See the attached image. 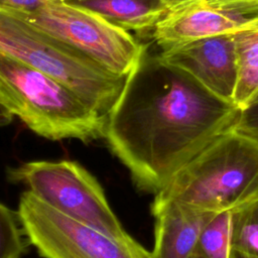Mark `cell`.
Segmentation results:
<instances>
[{"label":"cell","mask_w":258,"mask_h":258,"mask_svg":"<svg viewBox=\"0 0 258 258\" xmlns=\"http://www.w3.org/2000/svg\"><path fill=\"white\" fill-rule=\"evenodd\" d=\"M194 5L245 17H258V0H200Z\"/></svg>","instance_id":"cell-16"},{"label":"cell","mask_w":258,"mask_h":258,"mask_svg":"<svg viewBox=\"0 0 258 258\" xmlns=\"http://www.w3.org/2000/svg\"><path fill=\"white\" fill-rule=\"evenodd\" d=\"M13 118V115L0 103V127L9 125Z\"/></svg>","instance_id":"cell-20"},{"label":"cell","mask_w":258,"mask_h":258,"mask_svg":"<svg viewBox=\"0 0 258 258\" xmlns=\"http://www.w3.org/2000/svg\"><path fill=\"white\" fill-rule=\"evenodd\" d=\"M28 245L18 211L0 202V258H21Z\"/></svg>","instance_id":"cell-15"},{"label":"cell","mask_w":258,"mask_h":258,"mask_svg":"<svg viewBox=\"0 0 258 258\" xmlns=\"http://www.w3.org/2000/svg\"><path fill=\"white\" fill-rule=\"evenodd\" d=\"M7 176L71 219L109 236H130L112 210L99 180L78 161H27L9 168Z\"/></svg>","instance_id":"cell-5"},{"label":"cell","mask_w":258,"mask_h":258,"mask_svg":"<svg viewBox=\"0 0 258 258\" xmlns=\"http://www.w3.org/2000/svg\"><path fill=\"white\" fill-rule=\"evenodd\" d=\"M159 68L158 73L149 72L141 61L127 77L107 114L104 137L135 187L153 195L217 136L233 127L240 112L234 103L217 97L189 77Z\"/></svg>","instance_id":"cell-1"},{"label":"cell","mask_w":258,"mask_h":258,"mask_svg":"<svg viewBox=\"0 0 258 258\" xmlns=\"http://www.w3.org/2000/svg\"><path fill=\"white\" fill-rule=\"evenodd\" d=\"M237 83L233 102L242 109L258 96V29L234 34Z\"/></svg>","instance_id":"cell-12"},{"label":"cell","mask_w":258,"mask_h":258,"mask_svg":"<svg viewBox=\"0 0 258 258\" xmlns=\"http://www.w3.org/2000/svg\"><path fill=\"white\" fill-rule=\"evenodd\" d=\"M163 68L179 72L217 97L233 102L237 64L234 34L199 38L174 45L155 57Z\"/></svg>","instance_id":"cell-8"},{"label":"cell","mask_w":258,"mask_h":258,"mask_svg":"<svg viewBox=\"0 0 258 258\" xmlns=\"http://www.w3.org/2000/svg\"><path fill=\"white\" fill-rule=\"evenodd\" d=\"M88 9L124 30L144 31L167 13L160 0H64Z\"/></svg>","instance_id":"cell-11"},{"label":"cell","mask_w":258,"mask_h":258,"mask_svg":"<svg viewBox=\"0 0 258 258\" xmlns=\"http://www.w3.org/2000/svg\"><path fill=\"white\" fill-rule=\"evenodd\" d=\"M0 103L36 135L52 141L104 140L107 115L75 92L0 52Z\"/></svg>","instance_id":"cell-3"},{"label":"cell","mask_w":258,"mask_h":258,"mask_svg":"<svg viewBox=\"0 0 258 258\" xmlns=\"http://www.w3.org/2000/svg\"><path fill=\"white\" fill-rule=\"evenodd\" d=\"M167 12H173L194 5L200 0H160Z\"/></svg>","instance_id":"cell-19"},{"label":"cell","mask_w":258,"mask_h":258,"mask_svg":"<svg viewBox=\"0 0 258 258\" xmlns=\"http://www.w3.org/2000/svg\"><path fill=\"white\" fill-rule=\"evenodd\" d=\"M231 250L258 257V199L231 211Z\"/></svg>","instance_id":"cell-14"},{"label":"cell","mask_w":258,"mask_h":258,"mask_svg":"<svg viewBox=\"0 0 258 258\" xmlns=\"http://www.w3.org/2000/svg\"><path fill=\"white\" fill-rule=\"evenodd\" d=\"M151 214L154 218L153 258H191L203 228L216 213L154 197Z\"/></svg>","instance_id":"cell-10"},{"label":"cell","mask_w":258,"mask_h":258,"mask_svg":"<svg viewBox=\"0 0 258 258\" xmlns=\"http://www.w3.org/2000/svg\"><path fill=\"white\" fill-rule=\"evenodd\" d=\"M229 258H258L256 256H250V255H246L234 250H231L230 252V257Z\"/></svg>","instance_id":"cell-21"},{"label":"cell","mask_w":258,"mask_h":258,"mask_svg":"<svg viewBox=\"0 0 258 258\" xmlns=\"http://www.w3.org/2000/svg\"><path fill=\"white\" fill-rule=\"evenodd\" d=\"M231 211L216 213L203 228L194 250L197 258H229Z\"/></svg>","instance_id":"cell-13"},{"label":"cell","mask_w":258,"mask_h":258,"mask_svg":"<svg viewBox=\"0 0 258 258\" xmlns=\"http://www.w3.org/2000/svg\"><path fill=\"white\" fill-rule=\"evenodd\" d=\"M234 128L258 139V96L240 109Z\"/></svg>","instance_id":"cell-17"},{"label":"cell","mask_w":258,"mask_h":258,"mask_svg":"<svg viewBox=\"0 0 258 258\" xmlns=\"http://www.w3.org/2000/svg\"><path fill=\"white\" fill-rule=\"evenodd\" d=\"M29 245L42 258H153L131 235L109 236L50 208L28 190L18 201Z\"/></svg>","instance_id":"cell-7"},{"label":"cell","mask_w":258,"mask_h":258,"mask_svg":"<svg viewBox=\"0 0 258 258\" xmlns=\"http://www.w3.org/2000/svg\"><path fill=\"white\" fill-rule=\"evenodd\" d=\"M47 0H0V10L5 12L25 13L37 9Z\"/></svg>","instance_id":"cell-18"},{"label":"cell","mask_w":258,"mask_h":258,"mask_svg":"<svg viewBox=\"0 0 258 258\" xmlns=\"http://www.w3.org/2000/svg\"><path fill=\"white\" fill-rule=\"evenodd\" d=\"M191 258H197V257H194V256H192V257H191Z\"/></svg>","instance_id":"cell-22"},{"label":"cell","mask_w":258,"mask_h":258,"mask_svg":"<svg viewBox=\"0 0 258 258\" xmlns=\"http://www.w3.org/2000/svg\"><path fill=\"white\" fill-rule=\"evenodd\" d=\"M258 29V17H245L191 5L167 12L153 27V39L161 49L190 40Z\"/></svg>","instance_id":"cell-9"},{"label":"cell","mask_w":258,"mask_h":258,"mask_svg":"<svg viewBox=\"0 0 258 258\" xmlns=\"http://www.w3.org/2000/svg\"><path fill=\"white\" fill-rule=\"evenodd\" d=\"M0 52L55 79L107 115L127 78L115 76L72 46L0 10Z\"/></svg>","instance_id":"cell-4"},{"label":"cell","mask_w":258,"mask_h":258,"mask_svg":"<svg viewBox=\"0 0 258 258\" xmlns=\"http://www.w3.org/2000/svg\"><path fill=\"white\" fill-rule=\"evenodd\" d=\"M154 197L220 213L258 199V139L231 127L190 159Z\"/></svg>","instance_id":"cell-2"},{"label":"cell","mask_w":258,"mask_h":258,"mask_svg":"<svg viewBox=\"0 0 258 258\" xmlns=\"http://www.w3.org/2000/svg\"><path fill=\"white\" fill-rule=\"evenodd\" d=\"M7 13L72 46L121 78L135 71L146 52L145 46L127 30L64 0H47L30 12Z\"/></svg>","instance_id":"cell-6"}]
</instances>
